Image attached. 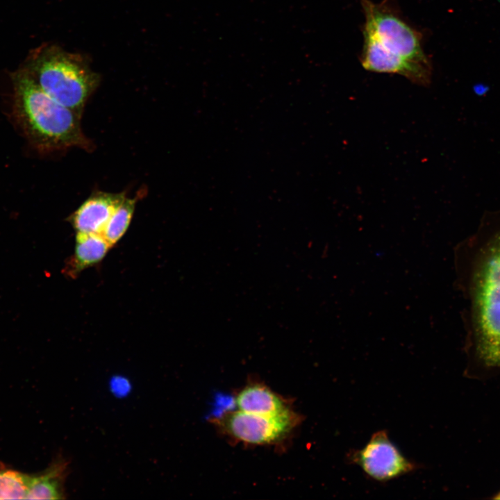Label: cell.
I'll list each match as a JSON object with an SVG mask.
<instances>
[{
	"mask_svg": "<svg viewBox=\"0 0 500 500\" xmlns=\"http://www.w3.org/2000/svg\"><path fill=\"white\" fill-rule=\"evenodd\" d=\"M365 16L361 65L367 71L396 74L428 86L432 67L421 33L401 15L394 0H361Z\"/></svg>",
	"mask_w": 500,
	"mask_h": 500,
	"instance_id": "cell-1",
	"label": "cell"
},
{
	"mask_svg": "<svg viewBox=\"0 0 500 500\" xmlns=\"http://www.w3.org/2000/svg\"><path fill=\"white\" fill-rule=\"evenodd\" d=\"M13 112L28 142L50 153L92 147L81 126V115L61 105L44 92L23 69L12 76Z\"/></svg>",
	"mask_w": 500,
	"mask_h": 500,
	"instance_id": "cell-2",
	"label": "cell"
},
{
	"mask_svg": "<svg viewBox=\"0 0 500 500\" xmlns=\"http://www.w3.org/2000/svg\"><path fill=\"white\" fill-rule=\"evenodd\" d=\"M24 69L49 96L81 115L100 83L99 75L81 55L54 45L36 51Z\"/></svg>",
	"mask_w": 500,
	"mask_h": 500,
	"instance_id": "cell-3",
	"label": "cell"
},
{
	"mask_svg": "<svg viewBox=\"0 0 500 500\" xmlns=\"http://www.w3.org/2000/svg\"><path fill=\"white\" fill-rule=\"evenodd\" d=\"M478 353L490 367H500V235L488 247L475 289Z\"/></svg>",
	"mask_w": 500,
	"mask_h": 500,
	"instance_id": "cell-4",
	"label": "cell"
},
{
	"mask_svg": "<svg viewBox=\"0 0 500 500\" xmlns=\"http://www.w3.org/2000/svg\"><path fill=\"white\" fill-rule=\"evenodd\" d=\"M346 460L360 467L368 478L381 483L399 478L421 467L404 456L385 430L374 433L360 449L351 450Z\"/></svg>",
	"mask_w": 500,
	"mask_h": 500,
	"instance_id": "cell-5",
	"label": "cell"
},
{
	"mask_svg": "<svg viewBox=\"0 0 500 500\" xmlns=\"http://www.w3.org/2000/svg\"><path fill=\"white\" fill-rule=\"evenodd\" d=\"M292 411L270 416L241 410L230 412L216 422L228 433L240 441L253 444H271L283 439L299 422Z\"/></svg>",
	"mask_w": 500,
	"mask_h": 500,
	"instance_id": "cell-6",
	"label": "cell"
},
{
	"mask_svg": "<svg viewBox=\"0 0 500 500\" xmlns=\"http://www.w3.org/2000/svg\"><path fill=\"white\" fill-rule=\"evenodd\" d=\"M124 192L92 194L70 217L76 232L101 234L109 219L126 198Z\"/></svg>",
	"mask_w": 500,
	"mask_h": 500,
	"instance_id": "cell-7",
	"label": "cell"
},
{
	"mask_svg": "<svg viewBox=\"0 0 500 500\" xmlns=\"http://www.w3.org/2000/svg\"><path fill=\"white\" fill-rule=\"evenodd\" d=\"M235 404L239 410L263 415H279L291 410L282 398L260 383L248 385L240 391Z\"/></svg>",
	"mask_w": 500,
	"mask_h": 500,
	"instance_id": "cell-8",
	"label": "cell"
},
{
	"mask_svg": "<svg viewBox=\"0 0 500 500\" xmlns=\"http://www.w3.org/2000/svg\"><path fill=\"white\" fill-rule=\"evenodd\" d=\"M112 245L99 233L77 232L74 252L67 262L65 272L76 276L83 269L100 262Z\"/></svg>",
	"mask_w": 500,
	"mask_h": 500,
	"instance_id": "cell-9",
	"label": "cell"
},
{
	"mask_svg": "<svg viewBox=\"0 0 500 500\" xmlns=\"http://www.w3.org/2000/svg\"><path fill=\"white\" fill-rule=\"evenodd\" d=\"M67 462L59 458L42 473L29 475L26 499H62L65 498V483Z\"/></svg>",
	"mask_w": 500,
	"mask_h": 500,
	"instance_id": "cell-10",
	"label": "cell"
},
{
	"mask_svg": "<svg viewBox=\"0 0 500 500\" xmlns=\"http://www.w3.org/2000/svg\"><path fill=\"white\" fill-rule=\"evenodd\" d=\"M138 196L126 197L116 208L101 235L112 246L117 242L126 231L134 212Z\"/></svg>",
	"mask_w": 500,
	"mask_h": 500,
	"instance_id": "cell-11",
	"label": "cell"
},
{
	"mask_svg": "<svg viewBox=\"0 0 500 500\" xmlns=\"http://www.w3.org/2000/svg\"><path fill=\"white\" fill-rule=\"evenodd\" d=\"M29 475L8 469H0V499H26Z\"/></svg>",
	"mask_w": 500,
	"mask_h": 500,
	"instance_id": "cell-12",
	"label": "cell"
},
{
	"mask_svg": "<svg viewBox=\"0 0 500 500\" xmlns=\"http://www.w3.org/2000/svg\"><path fill=\"white\" fill-rule=\"evenodd\" d=\"M495 499H500V492L497 494V496L494 497Z\"/></svg>",
	"mask_w": 500,
	"mask_h": 500,
	"instance_id": "cell-13",
	"label": "cell"
}]
</instances>
